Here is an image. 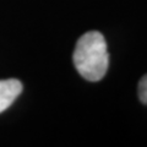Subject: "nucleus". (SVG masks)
I'll list each match as a JSON object with an SVG mask.
<instances>
[{
    "label": "nucleus",
    "mask_w": 147,
    "mask_h": 147,
    "mask_svg": "<svg viewBox=\"0 0 147 147\" xmlns=\"http://www.w3.org/2000/svg\"><path fill=\"white\" fill-rule=\"evenodd\" d=\"M76 70L87 81L96 82L105 76L109 66V54L104 36L98 31L82 34L72 54Z\"/></svg>",
    "instance_id": "obj_1"
},
{
    "label": "nucleus",
    "mask_w": 147,
    "mask_h": 147,
    "mask_svg": "<svg viewBox=\"0 0 147 147\" xmlns=\"http://www.w3.org/2000/svg\"><path fill=\"white\" fill-rule=\"evenodd\" d=\"M22 92V84L17 79L0 80V113L5 112Z\"/></svg>",
    "instance_id": "obj_2"
},
{
    "label": "nucleus",
    "mask_w": 147,
    "mask_h": 147,
    "mask_svg": "<svg viewBox=\"0 0 147 147\" xmlns=\"http://www.w3.org/2000/svg\"><path fill=\"white\" fill-rule=\"evenodd\" d=\"M139 98L142 103L147 105V74L141 77L139 82Z\"/></svg>",
    "instance_id": "obj_3"
}]
</instances>
